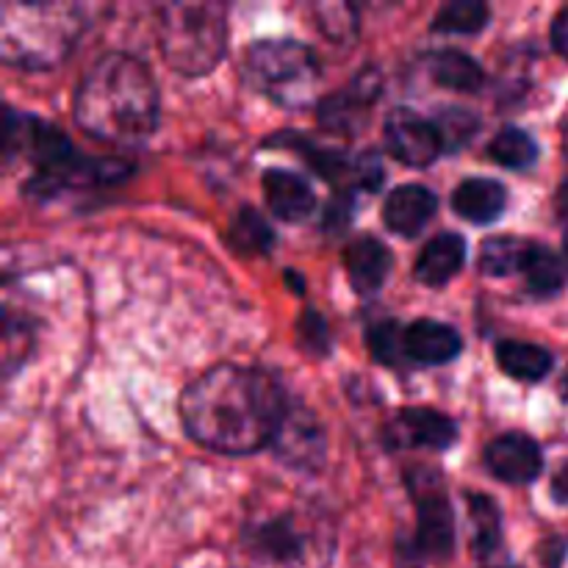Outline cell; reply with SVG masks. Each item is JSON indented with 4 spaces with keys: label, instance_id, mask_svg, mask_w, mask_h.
I'll return each mask as SVG.
<instances>
[{
    "label": "cell",
    "instance_id": "34",
    "mask_svg": "<svg viewBox=\"0 0 568 568\" xmlns=\"http://www.w3.org/2000/svg\"><path fill=\"white\" fill-rule=\"evenodd\" d=\"M564 258H566V270H568V231H566V236H564Z\"/></svg>",
    "mask_w": 568,
    "mask_h": 568
},
{
    "label": "cell",
    "instance_id": "35",
    "mask_svg": "<svg viewBox=\"0 0 568 568\" xmlns=\"http://www.w3.org/2000/svg\"><path fill=\"white\" fill-rule=\"evenodd\" d=\"M564 144H566V153H568V114H566V122H564Z\"/></svg>",
    "mask_w": 568,
    "mask_h": 568
},
{
    "label": "cell",
    "instance_id": "11",
    "mask_svg": "<svg viewBox=\"0 0 568 568\" xmlns=\"http://www.w3.org/2000/svg\"><path fill=\"white\" fill-rule=\"evenodd\" d=\"M386 148L405 166H427L444 153L433 120L414 114L410 109H394L386 120Z\"/></svg>",
    "mask_w": 568,
    "mask_h": 568
},
{
    "label": "cell",
    "instance_id": "17",
    "mask_svg": "<svg viewBox=\"0 0 568 568\" xmlns=\"http://www.w3.org/2000/svg\"><path fill=\"white\" fill-rule=\"evenodd\" d=\"M344 270L358 294H375L392 272V253L375 236H358L344 250Z\"/></svg>",
    "mask_w": 568,
    "mask_h": 568
},
{
    "label": "cell",
    "instance_id": "8",
    "mask_svg": "<svg viewBox=\"0 0 568 568\" xmlns=\"http://www.w3.org/2000/svg\"><path fill=\"white\" fill-rule=\"evenodd\" d=\"M408 488L416 505V549L433 560L449 558L455 549V516L442 477L416 469L408 475Z\"/></svg>",
    "mask_w": 568,
    "mask_h": 568
},
{
    "label": "cell",
    "instance_id": "29",
    "mask_svg": "<svg viewBox=\"0 0 568 568\" xmlns=\"http://www.w3.org/2000/svg\"><path fill=\"white\" fill-rule=\"evenodd\" d=\"M403 336H405V327H399L397 322H383V325L372 327L369 331L372 355H375L377 361H383V364H397L399 358H405Z\"/></svg>",
    "mask_w": 568,
    "mask_h": 568
},
{
    "label": "cell",
    "instance_id": "36",
    "mask_svg": "<svg viewBox=\"0 0 568 568\" xmlns=\"http://www.w3.org/2000/svg\"><path fill=\"white\" fill-rule=\"evenodd\" d=\"M564 392H566V397H568V369H566V377H564Z\"/></svg>",
    "mask_w": 568,
    "mask_h": 568
},
{
    "label": "cell",
    "instance_id": "12",
    "mask_svg": "<svg viewBox=\"0 0 568 568\" xmlns=\"http://www.w3.org/2000/svg\"><path fill=\"white\" fill-rule=\"evenodd\" d=\"M486 466L497 480L527 486L541 475L544 453L536 438L525 433H505L486 447Z\"/></svg>",
    "mask_w": 568,
    "mask_h": 568
},
{
    "label": "cell",
    "instance_id": "18",
    "mask_svg": "<svg viewBox=\"0 0 568 568\" xmlns=\"http://www.w3.org/2000/svg\"><path fill=\"white\" fill-rule=\"evenodd\" d=\"M505 205H508V192L491 178H466L453 192L455 214L471 225H491L503 216Z\"/></svg>",
    "mask_w": 568,
    "mask_h": 568
},
{
    "label": "cell",
    "instance_id": "21",
    "mask_svg": "<svg viewBox=\"0 0 568 568\" xmlns=\"http://www.w3.org/2000/svg\"><path fill=\"white\" fill-rule=\"evenodd\" d=\"M430 78L453 92H477L483 87V70L471 55L460 50H438L427 59Z\"/></svg>",
    "mask_w": 568,
    "mask_h": 568
},
{
    "label": "cell",
    "instance_id": "4",
    "mask_svg": "<svg viewBox=\"0 0 568 568\" xmlns=\"http://www.w3.org/2000/svg\"><path fill=\"white\" fill-rule=\"evenodd\" d=\"M3 153L9 161L14 155H26L31 161L33 178L26 192L39 200L55 197L78 186L116 181V175L128 172V166L122 164L81 159L59 128L33 114H17L14 109L6 114Z\"/></svg>",
    "mask_w": 568,
    "mask_h": 568
},
{
    "label": "cell",
    "instance_id": "30",
    "mask_svg": "<svg viewBox=\"0 0 568 568\" xmlns=\"http://www.w3.org/2000/svg\"><path fill=\"white\" fill-rule=\"evenodd\" d=\"M297 338L303 344V349L314 358H322V355L331 349V331H327L325 320H322L316 311H305L297 322Z\"/></svg>",
    "mask_w": 568,
    "mask_h": 568
},
{
    "label": "cell",
    "instance_id": "20",
    "mask_svg": "<svg viewBox=\"0 0 568 568\" xmlns=\"http://www.w3.org/2000/svg\"><path fill=\"white\" fill-rule=\"evenodd\" d=\"M497 364L508 377L521 383H538L552 369V355L538 344L527 342H499Z\"/></svg>",
    "mask_w": 568,
    "mask_h": 568
},
{
    "label": "cell",
    "instance_id": "6",
    "mask_svg": "<svg viewBox=\"0 0 568 568\" xmlns=\"http://www.w3.org/2000/svg\"><path fill=\"white\" fill-rule=\"evenodd\" d=\"M159 44L166 64L189 78L205 75L225 55V6L214 0H175L159 9Z\"/></svg>",
    "mask_w": 568,
    "mask_h": 568
},
{
    "label": "cell",
    "instance_id": "28",
    "mask_svg": "<svg viewBox=\"0 0 568 568\" xmlns=\"http://www.w3.org/2000/svg\"><path fill=\"white\" fill-rule=\"evenodd\" d=\"M438 136H442L444 153H453V150H460L464 144L471 142V136L477 133V116L471 114L469 109H460V105H449V109L438 111V116L433 120Z\"/></svg>",
    "mask_w": 568,
    "mask_h": 568
},
{
    "label": "cell",
    "instance_id": "32",
    "mask_svg": "<svg viewBox=\"0 0 568 568\" xmlns=\"http://www.w3.org/2000/svg\"><path fill=\"white\" fill-rule=\"evenodd\" d=\"M552 499L560 505H568V460L555 471L552 477Z\"/></svg>",
    "mask_w": 568,
    "mask_h": 568
},
{
    "label": "cell",
    "instance_id": "24",
    "mask_svg": "<svg viewBox=\"0 0 568 568\" xmlns=\"http://www.w3.org/2000/svg\"><path fill=\"white\" fill-rule=\"evenodd\" d=\"M469 505V527H471V547L477 555H491L503 538V521H499V508L486 494H466Z\"/></svg>",
    "mask_w": 568,
    "mask_h": 568
},
{
    "label": "cell",
    "instance_id": "31",
    "mask_svg": "<svg viewBox=\"0 0 568 568\" xmlns=\"http://www.w3.org/2000/svg\"><path fill=\"white\" fill-rule=\"evenodd\" d=\"M549 37H552L555 53L564 55L568 61V9L558 11V17L552 20V31H549Z\"/></svg>",
    "mask_w": 568,
    "mask_h": 568
},
{
    "label": "cell",
    "instance_id": "5",
    "mask_svg": "<svg viewBox=\"0 0 568 568\" xmlns=\"http://www.w3.org/2000/svg\"><path fill=\"white\" fill-rule=\"evenodd\" d=\"M75 3H11L0 6V55L22 70H50L70 55L83 31Z\"/></svg>",
    "mask_w": 568,
    "mask_h": 568
},
{
    "label": "cell",
    "instance_id": "16",
    "mask_svg": "<svg viewBox=\"0 0 568 568\" xmlns=\"http://www.w3.org/2000/svg\"><path fill=\"white\" fill-rule=\"evenodd\" d=\"M436 209L438 200L430 189L408 183V186H399L388 194L386 205H383V220H386L388 231L399 233V236H416V233L425 231Z\"/></svg>",
    "mask_w": 568,
    "mask_h": 568
},
{
    "label": "cell",
    "instance_id": "14",
    "mask_svg": "<svg viewBox=\"0 0 568 568\" xmlns=\"http://www.w3.org/2000/svg\"><path fill=\"white\" fill-rule=\"evenodd\" d=\"M264 197L277 220L294 222V225L308 220L316 209V194L311 183L297 172L281 170V166L264 172Z\"/></svg>",
    "mask_w": 568,
    "mask_h": 568
},
{
    "label": "cell",
    "instance_id": "22",
    "mask_svg": "<svg viewBox=\"0 0 568 568\" xmlns=\"http://www.w3.org/2000/svg\"><path fill=\"white\" fill-rule=\"evenodd\" d=\"M521 277H525V286L530 288L532 297L547 300V297H555V294L564 288L566 266L560 264V258L552 253V250L532 242L525 266H521Z\"/></svg>",
    "mask_w": 568,
    "mask_h": 568
},
{
    "label": "cell",
    "instance_id": "3",
    "mask_svg": "<svg viewBox=\"0 0 568 568\" xmlns=\"http://www.w3.org/2000/svg\"><path fill=\"white\" fill-rule=\"evenodd\" d=\"M72 116L98 142L133 148L159 125V89L142 61L128 53H105L78 83Z\"/></svg>",
    "mask_w": 568,
    "mask_h": 568
},
{
    "label": "cell",
    "instance_id": "13",
    "mask_svg": "<svg viewBox=\"0 0 568 568\" xmlns=\"http://www.w3.org/2000/svg\"><path fill=\"white\" fill-rule=\"evenodd\" d=\"M377 94H381V78H377V72L366 70L355 78L353 87H347L338 94H327L320 103L316 116H320L322 128H327L331 133L349 136V133H355L364 125L366 109H369V103Z\"/></svg>",
    "mask_w": 568,
    "mask_h": 568
},
{
    "label": "cell",
    "instance_id": "15",
    "mask_svg": "<svg viewBox=\"0 0 568 568\" xmlns=\"http://www.w3.org/2000/svg\"><path fill=\"white\" fill-rule=\"evenodd\" d=\"M405 358L422 366H442L449 364L460 355L464 342L458 331L436 320H416L414 325L405 327L403 336Z\"/></svg>",
    "mask_w": 568,
    "mask_h": 568
},
{
    "label": "cell",
    "instance_id": "23",
    "mask_svg": "<svg viewBox=\"0 0 568 568\" xmlns=\"http://www.w3.org/2000/svg\"><path fill=\"white\" fill-rule=\"evenodd\" d=\"M532 242L516 236H491L480 247V272L491 277L521 275Z\"/></svg>",
    "mask_w": 568,
    "mask_h": 568
},
{
    "label": "cell",
    "instance_id": "7",
    "mask_svg": "<svg viewBox=\"0 0 568 568\" xmlns=\"http://www.w3.org/2000/svg\"><path fill=\"white\" fill-rule=\"evenodd\" d=\"M242 75L255 92L297 109L311 103L322 70L308 44L294 39H261L244 53Z\"/></svg>",
    "mask_w": 568,
    "mask_h": 568
},
{
    "label": "cell",
    "instance_id": "9",
    "mask_svg": "<svg viewBox=\"0 0 568 568\" xmlns=\"http://www.w3.org/2000/svg\"><path fill=\"white\" fill-rule=\"evenodd\" d=\"M272 449L292 469H320L325 460V436L316 416L303 405H288Z\"/></svg>",
    "mask_w": 568,
    "mask_h": 568
},
{
    "label": "cell",
    "instance_id": "2",
    "mask_svg": "<svg viewBox=\"0 0 568 568\" xmlns=\"http://www.w3.org/2000/svg\"><path fill=\"white\" fill-rule=\"evenodd\" d=\"M336 527L325 508L300 494L264 491L247 503L231 549L233 568H331Z\"/></svg>",
    "mask_w": 568,
    "mask_h": 568
},
{
    "label": "cell",
    "instance_id": "1",
    "mask_svg": "<svg viewBox=\"0 0 568 568\" xmlns=\"http://www.w3.org/2000/svg\"><path fill=\"white\" fill-rule=\"evenodd\" d=\"M288 403L264 369L216 364L183 388L178 399L189 436L222 455H250L272 447Z\"/></svg>",
    "mask_w": 568,
    "mask_h": 568
},
{
    "label": "cell",
    "instance_id": "19",
    "mask_svg": "<svg viewBox=\"0 0 568 568\" xmlns=\"http://www.w3.org/2000/svg\"><path fill=\"white\" fill-rule=\"evenodd\" d=\"M466 264V242L458 233H438L416 258V281L425 286H447Z\"/></svg>",
    "mask_w": 568,
    "mask_h": 568
},
{
    "label": "cell",
    "instance_id": "25",
    "mask_svg": "<svg viewBox=\"0 0 568 568\" xmlns=\"http://www.w3.org/2000/svg\"><path fill=\"white\" fill-rule=\"evenodd\" d=\"M227 242L242 255H264L275 244V231L255 209H242L227 227Z\"/></svg>",
    "mask_w": 568,
    "mask_h": 568
},
{
    "label": "cell",
    "instance_id": "27",
    "mask_svg": "<svg viewBox=\"0 0 568 568\" xmlns=\"http://www.w3.org/2000/svg\"><path fill=\"white\" fill-rule=\"evenodd\" d=\"M488 22V6L477 0H453L433 17V31L438 33H477Z\"/></svg>",
    "mask_w": 568,
    "mask_h": 568
},
{
    "label": "cell",
    "instance_id": "33",
    "mask_svg": "<svg viewBox=\"0 0 568 568\" xmlns=\"http://www.w3.org/2000/svg\"><path fill=\"white\" fill-rule=\"evenodd\" d=\"M558 214L568 220V178L564 181V186L558 189Z\"/></svg>",
    "mask_w": 568,
    "mask_h": 568
},
{
    "label": "cell",
    "instance_id": "26",
    "mask_svg": "<svg viewBox=\"0 0 568 568\" xmlns=\"http://www.w3.org/2000/svg\"><path fill=\"white\" fill-rule=\"evenodd\" d=\"M488 155L508 170H527V166L536 164L538 144L521 128H503L488 144Z\"/></svg>",
    "mask_w": 568,
    "mask_h": 568
},
{
    "label": "cell",
    "instance_id": "10",
    "mask_svg": "<svg viewBox=\"0 0 568 568\" xmlns=\"http://www.w3.org/2000/svg\"><path fill=\"white\" fill-rule=\"evenodd\" d=\"M383 436L392 449H436V453H444L458 438V425L433 408H405L388 422Z\"/></svg>",
    "mask_w": 568,
    "mask_h": 568
}]
</instances>
